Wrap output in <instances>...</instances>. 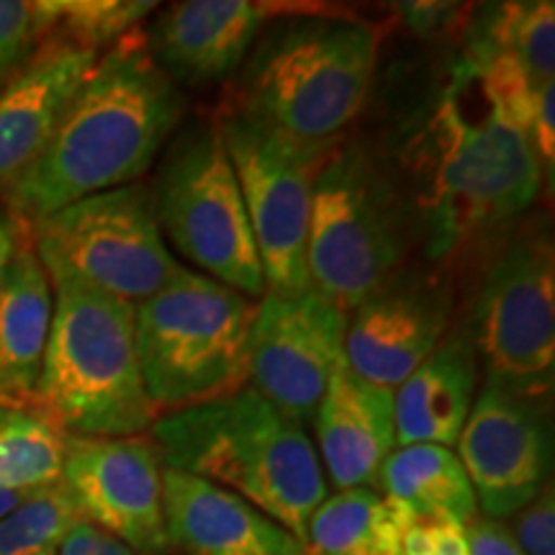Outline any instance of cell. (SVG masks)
Wrapping results in <instances>:
<instances>
[{
  "label": "cell",
  "instance_id": "1",
  "mask_svg": "<svg viewBox=\"0 0 555 555\" xmlns=\"http://www.w3.org/2000/svg\"><path fill=\"white\" fill-rule=\"evenodd\" d=\"M404 204L429 260H448L532 206L543 170L530 139L499 119L481 78L461 60L399 147Z\"/></svg>",
  "mask_w": 555,
  "mask_h": 555
},
{
  "label": "cell",
  "instance_id": "2",
  "mask_svg": "<svg viewBox=\"0 0 555 555\" xmlns=\"http://www.w3.org/2000/svg\"><path fill=\"white\" fill-rule=\"evenodd\" d=\"M183 95L134 29L101 54L37 163L5 185L11 217L26 224L75 201L139 183L170 142Z\"/></svg>",
  "mask_w": 555,
  "mask_h": 555
},
{
  "label": "cell",
  "instance_id": "3",
  "mask_svg": "<svg viewBox=\"0 0 555 555\" xmlns=\"http://www.w3.org/2000/svg\"><path fill=\"white\" fill-rule=\"evenodd\" d=\"M152 446L165 468L224 486L307 545L327 478L304 422L253 386L157 416Z\"/></svg>",
  "mask_w": 555,
  "mask_h": 555
},
{
  "label": "cell",
  "instance_id": "4",
  "mask_svg": "<svg viewBox=\"0 0 555 555\" xmlns=\"http://www.w3.org/2000/svg\"><path fill=\"white\" fill-rule=\"evenodd\" d=\"M54 309L37 399L67 435L137 437L155 425L137 356V307L44 262Z\"/></svg>",
  "mask_w": 555,
  "mask_h": 555
},
{
  "label": "cell",
  "instance_id": "5",
  "mask_svg": "<svg viewBox=\"0 0 555 555\" xmlns=\"http://www.w3.org/2000/svg\"><path fill=\"white\" fill-rule=\"evenodd\" d=\"M376 60L378 34L363 21L283 18L249 50L234 106L294 137L327 142L363 108Z\"/></svg>",
  "mask_w": 555,
  "mask_h": 555
},
{
  "label": "cell",
  "instance_id": "6",
  "mask_svg": "<svg viewBox=\"0 0 555 555\" xmlns=\"http://www.w3.org/2000/svg\"><path fill=\"white\" fill-rule=\"evenodd\" d=\"M255 311L253 298L185 266L137 304L139 367L157 416L245 388Z\"/></svg>",
  "mask_w": 555,
  "mask_h": 555
},
{
  "label": "cell",
  "instance_id": "7",
  "mask_svg": "<svg viewBox=\"0 0 555 555\" xmlns=\"http://www.w3.org/2000/svg\"><path fill=\"white\" fill-rule=\"evenodd\" d=\"M406 211L397 185L360 144H335L311 191L307 266L311 286L347 314L399 273Z\"/></svg>",
  "mask_w": 555,
  "mask_h": 555
},
{
  "label": "cell",
  "instance_id": "8",
  "mask_svg": "<svg viewBox=\"0 0 555 555\" xmlns=\"http://www.w3.org/2000/svg\"><path fill=\"white\" fill-rule=\"evenodd\" d=\"M168 247L242 296H266L245 201L217 124L180 131L150 185Z\"/></svg>",
  "mask_w": 555,
  "mask_h": 555
},
{
  "label": "cell",
  "instance_id": "9",
  "mask_svg": "<svg viewBox=\"0 0 555 555\" xmlns=\"http://www.w3.org/2000/svg\"><path fill=\"white\" fill-rule=\"evenodd\" d=\"M217 127L245 201L266 288L270 294L314 288L307 266L311 191L337 139L294 137L240 106L227 108Z\"/></svg>",
  "mask_w": 555,
  "mask_h": 555
},
{
  "label": "cell",
  "instance_id": "10",
  "mask_svg": "<svg viewBox=\"0 0 555 555\" xmlns=\"http://www.w3.org/2000/svg\"><path fill=\"white\" fill-rule=\"evenodd\" d=\"M466 330L486 384L545 404L555 373V253L543 227L504 242L486 268Z\"/></svg>",
  "mask_w": 555,
  "mask_h": 555
},
{
  "label": "cell",
  "instance_id": "11",
  "mask_svg": "<svg viewBox=\"0 0 555 555\" xmlns=\"http://www.w3.org/2000/svg\"><path fill=\"white\" fill-rule=\"evenodd\" d=\"M29 229L41 262H54L134 307L180 268L157 227L147 183L80 198Z\"/></svg>",
  "mask_w": 555,
  "mask_h": 555
},
{
  "label": "cell",
  "instance_id": "12",
  "mask_svg": "<svg viewBox=\"0 0 555 555\" xmlns=\"http://www.w3.org/2000/svg\"><path fill=\"white\" fill-rule=\"evenodd\" d=\"M347 311L322 291L268 294L249 332V380L270 404L304 422L314 416L345 352Z\"/></svg>",
  "mask_w": 555,
  "mask_h": 555
},
{
  "label": "cell",
  "instance_id": "13",
  "mask_svg": "<svg viewBox=\"0 0 555 555\" xmlns=\"http://www.w3.org/2000/svg\"><path fill=\"white\" fill-rule=\"evenodd\" d=\"M62 483L82 519L137 555L168 553L163 463L144 437H67Z\"/></svg>",
  "mask_w": 555,
  "mask_h": 555
},
{
  "label": "cell",
  "instance_id": "14",
  "mask_svg": "<svg viewBox=\"0 0 555 555\" xmlns=\"http://www.w3.org/2000/svg\"><path fill=\"white\" fill-rule=\"evenodd\" d=\"M461 463L489 519L515 517L547 481L553 461L543 401L483 384L457 437Z\"/></svg>",
  "mask_w": 555,
  "mask_h": 555
},
{
  "label": "cell",
  "instance_id": "15",
  "mask_svg": "<svg viewBox=\"0 0 555 555\" xmlns=\"http://www.w3.org/2000/svg\"><path fill=\"white\" fill-rule=\"evenodd\" d=\"M453 298L440 275L397 273L352 311L345 363L376 386L399 388L448 335Z\"/></svg>",
  "mask_w": 555,
  "mask_h": 555
},
{
  "label": "cell",
  "instance_id": "16",
  "mask_svg": "<svg viewBox=\"0 0 555 555\" xmlns=\"http://www.w3.org/2000/svg\"><path fill=\"white\" fill-rule=\"evenodd\" d=\"M273 13L253 0L172 3L147 34L150 52L172 82L211 86L237 73Z\"/></svg>",
  "mask_w": 555,
  "mask_h": 555
},
{
  "label": "cell",
  "instance_id": "17",
  "mask_svg": "<svg viewBox=\"0 0 555 555\" xmlns=\"http://www.w3.org/2000/svg\"><path fill=\"white\" fill-rule=\"evenodd\" d=\"M101 54L41 41L0 90V191L37 163Z\"/></svg>",
  "mask_w": 555,
  "mask_h": 555
},
{
  "label": "cell",
  "instance_id": "18",
  "mask_svg": "<svg viewBox=\"0 0 555 555\" xmlns=\"http://www.w3.org/2000/svg\"><path fill=\"white\" fill-rule=\"evenodd\" d=\"M168 543L185 555H309L258 506L206 478L163 468Z\"/></svg>",
  "mask_w": 555,
  "mask_h": 555
},
{
  "label": "cell",
  "instance_id": "19",
  "mask_svg": "<svg viewBox=\"0 0 555 555\" xmlns=\"http://www.w3.org/2000/svg\"><path fill=\"white\" fill-rule=\"evenodd\" d=\"M322 466L339 491L380 489V470L397 450L393 388L360 378L339 360L317 406Z\"/></svg>",
  "mask_w": 555,
  "mask_h": 555
},
{
  "label": "cell",
  "instance_id": "20",
  "mask_svg": "<svg viewBox=\"0 0 555 555\" xmlns=\"http://www.w3.org/2000/svg\"><path fill=\"white\" fill-rule=\"evenodd\" d=\"M476 388L478 356L466 324H461L393 391L397 448L455 446L476 401Z\"/></svg>",
  "mask_w": 555,
  "mask_h": 555
},
{
  "label": "cell",
  "instance_id": "21",
  "mask_svg": "<svg viewBox=\"0 0 555 555\" xmlns=\"http://www.w3.org/2000/svg\"><path fill=\"white\" fill-rule=\"evenodd\" d=\"M52 309V281L29 229L0 283V393L37 391Z\"/></svg>",
  "mask_w": 555,
  "mask_h": 555
},
{
  "label": "cell",
  "instance_id": "22",
  "mask_svg": "<svg viewBox=\"0 0 555 555\" xmlns=\"http://www.w3.org/2000/svg\"><path fill=\"white\" fill-rule=\"evenodd\" d=\"M384 499L406 525L468 527L478 502L461 457L442 446H409L388 455L380 470Z\"/></svg>",
  "mask_w": 555,
  "mask_h": 555
},
{
  "label": "cell",
  "instance_id": "23",
  "mask_svg": "<svg viewBox=\"0 0 555 555\" xmlns=\"http://www.w3.org/2000/svg\"><path fill=\"white\" fill-rule=\"evenodd\" d=\"M67 437L37 393H0V489L62 481Z\"/></svg>",
  "mask_w": 555,
  "mask_h": 555
},
{
  "label": "cell",
  "instance_id": "24",
  "mask_svg": "<svg viewBox=\"0 0 555 555\" xmlns=\"http://www.w3.org/2000/svg\"><path fill=\"white\" fill-rule=\"evenodd\" d=\"M406 519L373 489L327 496L307 527L309 555H401Z\"/></svg>",
  "mask_w": 555,
  "mask_h": 555
},
{
  "label": "cell",
  "instance_id": "25",
  "mask_svg": "<svg viewBox=\"0 0 555 555\" xmlns=\"http://www.w3.org/2000/svg\"><path fill=\"white\" fill-rule=\"evenodd\" d=\"M494 54L515 57L535 88L553 82L555 5L551 0L483 5L468 26L463 57L481 62Z\"/></svg>",
  "mask_w": 555,
  "mask_h": 555
},
{
  "label": "cell",
  "instance_id": "26",
  "mask_svg": "<svg viewBox=\"0 0 555 555\" xmlns=\"http://www.w3.org/2000/svg\"><path fill=\"white\" fill-rule=\"evenodd\" d=\"M155 11L152 0H37L39 44L67 41L101 54Z\"/></svg>",
  "mask_w": 555,
  "mask_h": 555
},
{
  "label": "cell",
  "instance_id": "27",
  "mask_svg": "<svg viewBox=\"0 0 555 555\" xmlns=\"http://www.w3.org/2000/svg\"><path fill=\"white\" fill-rule=\"evenodd\" d=\"M82 519L67 486L57 481L44 486L37 494L16 506L11 515L0 519V555H37L57 551Z\"/></svg>",
  "mask_w": 555,
  "mask_h": 555
},
{
  "label": "cell",
  "instance_id": "28",
  "mask_svg": "<svg viewBox=\"0 0 555 555\" xmlns=\"http://www.w3.org/2000/svg\"><path fill=\"white\" fill-rule=\"evenodd\" d=\"M39 47L37 0H0V90Z\"/></svg>",
  "mask_w": 555,
  "mask_h": 555
},
{
  "label": "cell",
  "instance_id": "29",
  "mask_svg": "<svg viewBox=\"0 0 555 555\" xmlns=\"http://www.w3.org/2000/svg\"><path fill=\"white\" fill-rule=\"evenodd\" d=\"M512 538L525 555H555V496L551 483H545L543 491L519 512Z\"/></svg>",
  "mask_w": 555,
  "mask_h": 555
},
{
  "label": "cell",
  "instance_id": "30",
  "mask_svg": "<svg viewBox=\"0 0 555 555\" xmlns=\"http://www.w3.org/2000/svg\"><path fill=\"white\" fill-rule=\"evenodd\" d=\"M530 144L535 150V157L543 170V178L553 185V165H555V95L553 82H547L538 90L535 116L530 127Z\"/></svg>",
  "mask_w": 555,
  "mask_h": 555
},
{
  "label": "cell",
  "instance_id": "31",
  "mask_svg": "<svg viewBox=\"0 0 555 555\" xmlns=\"http://www.w3.org/2000/svg\"><path fill=\"white\" fill-rule=\"evenodd\" d=\"M60 555H137L131 547L119 543L116 538L106 535L88 519H80L78 525L69 530V535L62 540Z\"/></svg>",
  "mask_w": 555,
  "mask_h": 555
},
{
  "label": "cell",
  "instance_id": "32",
  "mask_svg": "<svg viewBox=\"0 0 555 555\" xmlns=\"http://www.w3.org/2000/svg\"><path fill=\"white\" fill-rule=\"evenodd\" d=\"M470 555H525L512 532L494 519H474L466 527Z\"/></svg>",
  "mask_w": 555,
  "mask_h": 555
},
{
  "label": "cell",
  "instance_id": "33",
  "mask_svg": "<svg viewBox=\"0 0 555 555\" xmlns=\"http://www.w3.org/2000/svg\"><path fill=\"white\" fill-rule=\"evenodd\" d=\"M457 5H442V3H404L401 5V13H404L406 24L412 26L414 31L427 34L440 29V26L448 24V18L453 16Z\"/></svg>",
  "mask_w": 555,
  "mask_h": 555
},
{
  "label": "cell",
  "instance_id": "34",
  "mask_svg": "<svg viewBox=\"0 0 555 555\" xmlns=\"http://www.w3.org/2000/svg\"><path fill=\"white\" fill-rule=\"evenodd\" d=\"M26 234H29V224L26 221L11 217V214L0 219V283H3L5 268H9L11 258L16 255L21 242L26 240Z\"/></svg>",
  "mask_w": 555,
  "mask_h": 555
},
{
  "label": "cell",
  "instance_id": "35",
  "mask_svg": "<svg viewBox=\"0 0 555 555\" xmlns=\"http://www.w3.org/2000/svg\"><path fill=\"white\" fill-rule=\"evenodd\" d=\"M433 527H435L433 555H470L466 527H455V525H433Z\"/></svg>",
  "mask_w": 555,
  "mask_h": 555
},
{
  "label": "cell",
  "instance_id": "36",
  "mask_svg": "<svg viewBox=\"0 0 555 555\" xmlns=\"http://www.w3.org/2000/svg\"><path fill=\"white\" fill-rule=\"evenodd\" d=\"M39 489H0V519L5 515H11L16 506H21L26 499L37 494Z\"/></svg>",
  "mask_w": 555,
  "mask_h": 555
},
{
  "label": "cell",
  "instance_id": "37",
  "mask_svg": "<svg viewBox=\"0 0 555 555\" xmlns=\"http://www.w3.org/2000/svg\"><path fill=\"white\" fill-rule=\"evenodd\" d=\"M37 555H57V551H44V553H37Z\"/></svg>",
  "mask_w": 555,
  "mask_h": 555
}]
</instances>
